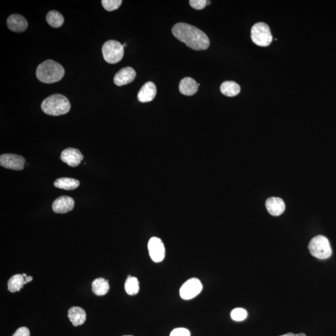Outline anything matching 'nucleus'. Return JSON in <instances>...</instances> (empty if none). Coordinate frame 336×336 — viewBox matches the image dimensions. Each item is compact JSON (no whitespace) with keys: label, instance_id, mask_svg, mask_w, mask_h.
<instances>
[{"label":"nucleus","instance_id":"f257e3e1","mask_svg":"<svg viewBox=\"0 0 336 336\" xmlns=\"http://www.w3.org/2000/svg\"><path fill=\"white\" fill-rule=\"evenodd\" d=\"M172 33L179 41L185 43L194 50H205L209 48L210 41L207 35L194 26L179 23L174 26Z\"/></svg>","mask_w":336,"mask_h":336},{"label":"nucleus","instance_id":"f03ea898","mask_svg":"<svg viewBox=\"0 0 336 336\" xmlns=\"http://www.w3.org/2000/svg\"><path fill=\"white\" fill-rule=\"evenodd\" d=\"M64 67L53 60H47L38 65L36 69L37 79L42 83L53 84L61 80L64 77Z\"/></svg>","mask_w":336,"mask_h":336},{"label":"nucleus","instance_id":"7ed1b4c3","mask_svg":"<svg viewBox=\"0 0 336 336\" xmlns=\"http://www.w3.org/2000/svg\"><path fill=\"white\" fill-rule=\"evenodd\" d=\"M41 109L48 115L59 116L68 113L71 109V104L64 95L54 94L44 100Z\"/></svg>","mask_w":336,"mask_h":336},{"label":"nucleus","instance_id":"20e7f679","mask_svg":"<svg viewBox=\"0 0 336 336\" xmlns=\"http://www.w3.org/2000/svg\"><path fill=\"white\" fill-rule=\"evenodd\" d=\"M308 249L314 257L319 259H327L332 255V249L330 242L326 237L317 235L310 241Z\"/></svg>","mask_w":336,"mask_h":336},{"label":"nucleus","instance_id":"39448f33","mask_svg":"<svg viewBox=\"0 0 336 336\" xmlns=\"http://www.w3.org/2000/svg\"><path fill=\"white\" fill-rule=\"evenodd\" d=\"M251 38L253 43L261 47L270 45L273 41V36L270 28L265 23H257L251 29Z\"/></svg>","mask_w":336,"mask_h":336},{"label":"nucleus","instance_id":"423d86ee","mask_svg":"<svg viewBox=\"0 0 336 336\" xmlns=\"http://www.w3.org/2000/svg\"><path fill=\"white\" fill-rule=\"evenodd\" d=\"M120 43L110 40L105 43L102 51L105 60L109 64H116L123 59L124 49Z\"/></svg>","mask_w":336,"mask_h":336},{"label":"nucleus","instance_id":"0eeeda50","mask_svg":"<svg viewBox=\"0 0 336 336\" xmlns=\"http://www.w3.org/2000/svg\"><path fill=\"white\" fill-rule=\"evenodd\" d=\"M202 289V284L200 280L193 278L188 280L181 286L179 294L184 300H189L199 295Z\"/></svg>","mask_w":336,"mask_h":336},{"label":"nucleus","instance_id":"6e6552de","mask_svg":"<svg viewBox=\"0 0 336 336\" xmlns=\"http://www.w3.org/2000/svg\"><path fill=\"white\" fill-rule=\"evenodd\" d=\"M25 162L23 156L15 154H3L0 156V165L6 169L22 170L24 169Z\"/></svg>","mask_w":336,"mask_h":336},{"label":"nucleus","instance_id":"1a4fd4ad","mask_svg":"<svg viewBox=\"0 0 336 336\" xmlns=\"http://www.w3.org/2000/svg\"><path fill=\"white\" fill-rule=\"evenodd\" d=\"M149 256L156 263L161 262L165 256V248L162 240L158 237L151 238L148 244Z\"/></svg>","mask_w":336,"mask_h":336},{"label":"nucleus","instance_id":"9d476101","mask_svg":"<svg viewBox=\"0 0 336 336\" xmlns=\"http://www.w3.org/2000/svg\"><path fill=\"white\" fill-rule=\"evenodd\" d=\"M84 156L78 149L69 148L64 149L60 155L63 162L66 163L69 167H76L81 164Z\"/></svg>","mask_w":336,"mask_h":336},{"label":"nucleus","instance_id":"9b49d317","mask_svg":"<svg viewBox=\"0 0 336 336\" xmlns=\"http://www.w3.org/2000/svg\"><path fill=\"white\" fill-rule=\"evenodd\" d=\"M52 207L54 212L56 213H67L73 210L74 200L69 196H60L55 200Z\"/></svg>","mask_w":336,"mask_h":336},{"label":"nucleus","instance_id":"f8f14e48","mask_svg":"<svg viewBox=\"0 0 336 336\" xmlns=\"http://www.w3.org/2000/svg\"><path fill=\"white\" fill-rule=\"evenodd\" d=\"M136 78V72L132 67H127L121 69L114 77V83L118 86L127 85L132 83Z\"/></svg>","mask_w":336,"mask_h":336},{"label":"nucleus","instance_id":"ddd939ff","mask_svg":"<svg viewBox=\"0 0 336 336\" xmlns=\"http://www.w3.org/2000/svg\"><path fill=\"white\" fill-rule=\"evenodd\" d=\"M156 87L155 84L152 82H148L144 84L141 89L138 93V100L140 102L146 103L152 101L156 95Z\"/></svg>","mask_w":336,"mask_h":336},{"label":"nucleus","instance_id":"4468645a","mask_svg":"<svg viewBox=\"0 0 336 336\" xmlns=\"http://www.w3.org/2000/svg\"><path fill=\"white\" fill-rule=\"evenodd\" d=\"M7 25L9 29L16 32L25 31L27 29V20L23 16L18 14L11 15L7 20Z\"/></svg>","mask_w":336,"mask_h":336},{"label":"nucleus","instance_id":"2eb2a0df","mask_svg":"<svg viewBox=\"0 0 336 336\" xmlns=\"http://www.w3.org/2000/svg\"><path fill=\"white\" fill-rule=\"evenodd\" d=\"M266 207L268 212L274 216H279L283 213L285 205L283 200L279 197H270L266 200Z\"/></svg>","mask_w":336,"mask_h":336},{"label":"nucleus","instance_id":"dca6fc26","mask_svg":"<svg viewBox=\"0 0 336 336\" xmlns=\"http://www.w3.org/2000/svg\"><path fill=\"white\" fill-rule=\"evenodd\" d=\"M69 320L74 326L83 325L86 321V312L85 310L80 307H72L68 311Z\"/></svg>","mask_w":336,"mask_h":336},{"label":"nucleus","instance_id":"f3484780","mask_svg":"<svg viewBox=\"0 0 336 336\" xmlns=\"http://www.w3.org/2000/svg\"><path fill=\"white\" fill-rule=\"evenodd\" d=\"M179 89L182 94L191 96L197 92L198 85L193 79L185 78L179 83Z\"/></svg>","mask_w":336,"mask_h":336},{"label":"nucleus","instance_id":"a211bd4d","mask_svg":"<svg viewBox=\"0 0 336 336\" xmlns=\"http://www.w3.org/2000/svg\"><path fill=\"white\" fill-rule=\"evenodd\" d=\"M79 185L80 183L78 180L69 177H61L57 179L54 183L56 188L67 191L76 190Z\"/></svg>","mask_w":336,"mask_h":336},{"label":"nucleus","instance_id":"6ab92c4d","mask_svg":"<svg viewBox=\"0 0 336 336\" xmlns=\"http://www.w3.org/2000/svg\"><path fill=\"white\" fill-rule=\"evenodd\" d=\"M92 291L97 296H104L109 292L110 286L108 280L103 278L95 279L92 283Z\"/></svg>","mask_w":336,"mask_h":336},{"label":"nucleus","instance_id":"aec40b11","mask_svg":"<svg viewBox=\"0 0 336 336\" xmlns=\"http://www.w3.org/2000/svg\"><path fill=\"white\" fill-rule=\"evenodd\" d=\"M222 93L225 96L232 97L236 96L240 92L239 84L233 81L224 82L221 85Z\"/></svg>","mask_w":336,"mask_h":336},{"label":"nucleus","instance_id":"412c9836","mask_svg":"<svg viewBox=\"0 0 336 336\" xmlns=\"http://www.w3.org/2000/svg\"><path fill=\"white\" fill-rule=\"evenodd\" d=\"M26 283L25 278L23 275L17 274L14 275L8 282V288L11 293L20 291Z\"/></svg>","mask_w":336,"mask_h":336},{"label":"nucleus","instance_id":"4be33fe9","mask_svg":"<svg viewBox=\"0 0 336 336\" xmlns=\"http://www.w3.org/2000/svg\"><path fill=\"white\" fill-rule=\"evenodd\" d=\"M46 21L53 28H59L64 23V19L61 13L57 11H51L46 16Z\"/></svg>","mask_w":336,"mask_h":336},{"label":"nucleus","instance_id":"5701e85b","mask_svg":"<svg viewBox=\"0 0 336 336\" xmlns=\"http://www.w3.org/2000/svg\"><path fill=\"white\" fill-rule=\"evenodd\" d=\"M125 289L129 295H135L139 292V281L136 277H128L125 283Z\"/></svg>","mask_w":336,"mask_h":336},{"label":"nucleus","instance_id":"b1692460","mask_svg":"<svg viewBox=\"0 0 336 336\" xmlns=\"http://www.w3.org/2000/svg\"><path fill=\"white\" fill-rule=\"evenodd\" d=\"M248 316V313L246 309L243 308H235L233 309L230 313V316L233 321H242L245 320Z\"/></svg>","mask_w":336,"mask_h":336},{"label":"nucleus","instance_id":"393cba45","mask_svg":"<svg viewBox=\"0 0 336 336\" xmlns=\"http://www.w3.org/2000/svg\"><path fill=\"white\" fill-rule=\"evenodd\" d=\"M122 3L121 0H102V4L104 8L108 11H112L118 9Z\"/></svg>","mask_w":336,"mask_h":336},{"label":"nucleus","instance_id":"a878e982","mask_svg":"<svg viewBox=\"0 0 336 336\" xmlns=\"http://www.w3.org/2000/svg\"><path fill=\"white\" fill-rule=\"evenodd\" d=\"M190 4L191 7L196 9H202L207 5V1L205 0H191Z\"/></svg>","mask_w":336,"mask_h":336},{"label":"nucleus","instance_id":"bb28decb","mask_svg":"<svg viewBox=\"0 0 336 336\" xmlns=\"http://www.w3.org/2000/svg\"><path fill=\"white\" fill-rule=\"evenodd\" d=\"M170 336H190V332L186 328H176L172 331Z\"/></svg>","mask_w":336,"mask_h":336},{"label":"nucleus","instance_id":"cd10ccee","mask_svg":"<svg viewBox=\"0 0 336 336\" xmlns=\"http://www.w3.org/2000/svg\"><path fill=\"white\" fill-rule=\"evenodd\" d=\"M12 336H30L29 330L26 327H22L18 329Z\"/></svg>","mask_w":336,"mask_h":336},{"label":"nucleus","instance_id":"c85d7f7f","mask_svg":"<svg viewBox=\"0 0 336 336\" xmlns=\"http://www.w3.org/2000/svg\"><path fill=\"white\" fill-rule=\"evenodd\" d=\"M280 336H307L306 335H305L304 333H300V334H297V335H295V334L291 333H289L286 334V335Z\"/></svg>","mask_w":336,"mask_h":336},{"label":"nucleus","instance_id":"c756f323","mask_svg":"<svg viewBox=\"0 0 336 336\" xmlns=\"http://www.w3.org/2000/svg\"><path fill=\"white\" fill-rule=\"evenodd\" d=\"M32 279H33V278L31 276H28L27 278H25L26 283L27 284L28 283H29V282L32 281Z\"/></svg>","mask_w":336,"mask_h":336},{"label":"nucleus","instance_id":"7c9ffc66","mask_svg":"<svg viewBox=\"0 0 336 336\" xmlns=\"http://www.w3.org/2000/svg\"><path fill=\"white\" fill-rule=\"evenodd\" d=\"M210 4H211V1H207V5H209Z\"/></svg>","mask_w":336,"mask_h":336},{"label":"nucleus","instance_id":"2f4dec72","mask_svg":"<svg viewBox=\"0 0 336 336\" xmlns=\"http://www.w3.org/2000/svg\"><path fill=\"white\" fill-rule=\"evenodd\" d=\"M23 276L25 278H27V277H28V276H27V274H23Z\"/></svg>","mask_w":336,"mask_h":336},{"label":"nucleus","instance_id":"473e14b6","mask_svg":"<svg viewBox=\"0 0 336 336\" xmlns=\"http://www.w3.org/2000/svg\"></svg>","mask_w":336,"mask_h":336}]
</instances>
